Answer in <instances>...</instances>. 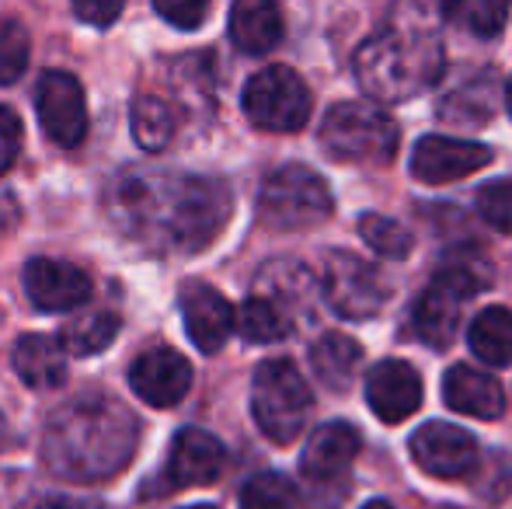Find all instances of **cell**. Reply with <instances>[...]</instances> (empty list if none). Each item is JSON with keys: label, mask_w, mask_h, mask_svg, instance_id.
Here are the masks:
<instances>
[{"label": "cell", "mask_w": 512, "mask_h": 509, "mask_svg": "<svg viewBox=\"0 0 512 509\" xmlns=\"http://www.w3.org/2000/svg\"><path fill=\"white\" fill-rule=\"evenodd\" d=\"M112 213L129 238L164 252H203L230 220L223 182L196 175L133 171L115 185Z\"/></svg>", "instance_id": "obj_1"}, {"label": "cell", "mask_w": 512, "mask_h": 509, "mask_svg": "<svg viewBox=\"0 0 512 509\" xmlns=\"http://www.w3.org/2000/svg\"><path fill=\"white\" fill-rule=\"evenodd\" d=\"M140 440L133 412L108 394H81L49 419L42 461L67 482H105L129 464Z\"/></svg>", "instance_id": "obj_2"}, {"label": "cell", "mask_w": 512, "mask_h": 509, "mask_svg": "<svg viewBox=\"0 0 512 509\" xmlns=\"http://www.w3.org/2000/svg\"><path fill=\"white\" fill-rule=\"evenodd\" d=\"M443 42L436 25L415 7H401L377 35L359 46L356 53V81L373 102L398 105L422 95L425 88L443 74Z\"/></svg>", "instance_id": "obj_3"}, {"label": "cell", "mask_w": 512, "mask_h": 509, "mask_svg": "<svg viewBox=\"0 0 512 509\" xmlns=\"http://www.w3.org/2000/svg\"><path fill=\"white\" fill-rule=\"evenodd\" d=\"M324 154L349 164H373L384 168L398 157L401 129L384 109L366 102H338L328 109L317 129Z\"/></svg>", "instance_id": "obj_4"}, {"label": "cell", "mask_w": 512, "mask_h": 509, "mask_svg": "<svg viewBox=\"0 0 512 509\" xmlns=\"http://www.w3.org/2000/svg\"><path fill=\"white\" fill-rule=\"evenodd\" d=\"M310 387L290 360H265L251 384V412L272 443H293L310 419Z\"/></svg>", "instance_id": "obj_5"}, {"label": "cell", "mask_w": 512, "mask_h": 509, "mask_svg": "<svg viewBox=\"0 0 512 509\" xmlns=\"http://www.w3.org/2000/svg\"><path fill=\"white\" fill-rule=\"evenodd\" d=\"M328 182L304 164H283L262 182L258 192V217L276 231H304V227L324 224L331 217Z\"/></svg>", "instance_id": "obj_6"}, {"label": "cell", "mask_w": 512, "mask_h": 509, "mask_svg": "<svg viewBox=\"0 0 512 509\" xmlns=\"http://www.w3.org/2000/svg\"><path fill=\"white\" fill-rule=\"evenodd\" d=\"M492 279L485 272L471 269V265H450L443 269L436 279H432L429 290L418 297V304L411 307V332L432 349H446L457 335V325H460V311L464 304L474 297L478 290Z\"/></svg>", "instance_id": "obj_7"}, {"label": "cell", "mask_w": 512, "mask_h": 509, "mask_svg": "<svg viewBox=\"0 0 512 509\" xmlns=\"http://www.w3.org/2000/svg\"><path fill=\"white\" fill-rule=\"evenodd\" d=\"M321 293L324 304L345 321H366L384 311L391 286L384 272L373 269L366 258L352 252H331L321 269Z\"/></svg>", "instance_id": "obj_8"}, {"label": "cell", "mask_w": 512, "mask_h": 509, "mask_svg": "<svg viewBox=\"0 0 512 509\" xmlns=\"http://www.w3.org/2000/svg\"><path fill=\"white\" fill-rule=\"evenodd\" d=\"M244 116L269 133H297L310 119V88L290 67H265L244 88Z\"/></svg>", "instance_id": "obj_9"}, {"label": "cell", "mask_w": 512, "mask_h": 509, "mask_svg": "<svg viewBox=\"0 0 512 509\" xmlns=\"http://www.w3.org/2000/svg\"><path fill=\"white\" fill-rule=\"evenodd\" d=\"M35 112L56 147H77L88 133V102L74 74H63V70L42 74L35 88Z\"/></svg>", "instance_id": "obj_10"}, {"label": "cell", "mask_w": 512, "mask_h": 509, "mask_svg": "<svg viewBox=\"0 0 512 509\" xmlns=\"http://www.w3.org/2000/svg\"><path fill=\"white\" fill-rule=\"evenodd\" d=\"M411 457L425 475L443 478V482L474 475L481 464L478 440L467 429L450 426V422H425L422 429H415Z\"/></svg>", "instance_id": "obj_11"}, {"label": "cell", "mask_w": 512, "mask_h": 509, "mask_svg": "<svg viewBox=\"0 0 512 509\" xmlns=\"http://www.w3.org/2000/svg\"><path fill=\"white\" fill-rule=\"evenodd\" d=\"M492 161L485 143L457 140V136H425L411 154V175L425 185H446L481 171Z\"/></svg>", "instance_id": "obj_12"}, {"label": "cell", "mask_w": 512, "mask_h": 509, "mask_svg": "<svg viewBox=\"0 0 512 509\" xmlns=\"http://www.w3.org/2000/svg\"><path fill=\"white\" fill-rule=\"evenodd\" d=\"M25 293L39 311H74L91 297V279L84 269L63 258H32L25 265Z\"/></svg>", "instance_id": "obj_13"}, {"label": "cell", "mask_w": 512, "mask_h": 509, "mask_svg": "<svg viewBox=\"0 0 512 509\" xmlns=\"http://www.w3.org/2000/svg\"><path fill=\"white\" fill-rule=\"evenodd\" d=\"M129 384L140 394L147 405L154 408H171L189 394L192 387V367L178 349L157 346L140 353V360L129 370Z\"/></svg>", "instance_id": "obj_14"}, {"label": "cell", "mask_w": 512, "mask_h": 509, "mask_svg": "<svg viewBox=\"0 0 512 509\" xmlns=\"http://www.w3.org/2000/svg\"><path fill=\"white\" fill-rule=\"evenodd\" d=\"M223 443L203 429H182L171 443L168 471H164V485L168 489H199L223 475Z\"/></svg>", "instance_id": "obj_15"}, {"label": "cell", "mask_w": 512, "mask_h": 509, "mask_svg": "<svg viewBox=\"0 0 512 509\" xmlns=\"http://www.w3.org/2000/svg\"><path fill=\"white\" fill-rule=\"evenodd\" d=\"M366 401L380 422H405L422 405V377L405 360H380L366 377Z\"/></svg>", "instance_id": "obj_16"}, {"label": "cell", "mask_w": 512, "mask_h": 509, "mask_svg": "<svg viewBox=\"0 0 512 509\" xmlns=\"http://www.w3.org/2000/svg\"><path fill=\"white\" fill-rule=\"evenodd\" d=\"M182 318L185 332L196 342L199 353H220L237 321L230 300L206 283H192L182 290Z\"/></svg>", "instance_id": "obj_17"}, {"label": "cell", "mask_w": 512, "mask_h": 509, "mask_svg": "<svg viewBox=\"0 0 512 509\" xmlns=\"http://www.w3.org/2000/svg\"><path fill=\"white\" fill-rule=\"evenodd\" d=\"M359 447H363V436H359L356 426L328 422V426L310 433L304 457H300V471L310 482H335V478H342L352 468V461L359 457Z\"/></svg>", "instance_id": "obj_18"}, {"label": "cell", "mask_w": 512, "mask_h": 509, "mask_svg": "<svg viewBox=\"0 0 512 509\" xmlns=\"http://www.w3.org/2000/svg\"><path fill=\"white\" fill-rule=\"evenodd\" d=\"M443 401L460 415H471V419H499L506 412V394L502 384L492 374H481L478 367H460L446 370L443 377Z\"/></svg>", "instance_id": "obj_19"}, {"label": "cell", "mask_w": 512, "mask_h": 509, "mask_svg": "<svg viewBox=\"0 0 512 509\" xmlns=\"http://www.w3.org/2000/svg\"><path fill=\"white\" fill-rule=\"evenodd\" d=\"M283 39V14L276 0H234L230 7V42L241 53H272Z\"/></svg>", "instance_id": "obj_20"}, {"label": "cell", "mask_w": 512, "mask_h": 509, "mask_svg": "<svg viewBox=\"0 0 512 509\" xmlns=\"http://www.w3.org/2000/svg\"><path fill=\"white\" fill-rule=\"evenodd\" d=\"M14 374L35 391H49L67 381V346L49 335H25L14 346Z\"/></svg>", "instance_id": "obj_21"}, {"label": "cell", "mask_w": 512, "mask_h": 509, "mask_svg": "<svg viewBox=\"0 0 512 509\" xmlns=\"http://www.w3.org/2000/svg\"><path fill=\"white\" fill-rule=\"evenodd\" d=\"M363 363V349H359L356 339L342 332H328L314 342L310 349V367H314V377L321 381L328 391H345L352 381H356V370Z\"/></svg>", "instance_id": "obj_22"}, {"label": "cell", "mask_w": 512, "mask_h": 509, "mask_svg": "<svg viewBox=\"0 0 512 509\" xmlns=\"http://www.w3.org/2000/svg\"><path fill=\"white\" fill-rule=\"evenodd\" d=\"M467 346H471V353L478 356V360L492 363V367H509L512 363V311L509 307H485V311L471 321Z\"/></svg>", "instance_id": "obj_23"}, {"label": "cell", "mask_w": 512, "mask_h": 509, "mask_svg": "<svg viewBox=\"0 0 512 509\" xmlns=\"http://www.w3.org/2000/svg\"><path fill=\"white\" fill-rule=\"evenodd\" d=\"M237 325H241V335L248 342L269 346V342H279L293 332V314L283 304H276L272 297H265V293H251L244 300Z\"/></svg>", "instance_id": "obj_24"}, {"label": "cell", "mask_w": 512, "mask_h": 509, "mask_svg": "<svg viewBox=\"0 0 512 509\" xmlns=\"http://www.w3.org/2000/svg\"><path fill=\"white\" fill-rule=\"evenodd\" d=\"M443 18L478 39H495L509 18V0H443Z\"/></svg>", "instance_id": "obj_25"}, {"label": "cell", "mask_w": 512, "mask_h": 509, "mask_svg": "<svg viewBox=\"0 0 512 509\" xmlns=\"http://www.w3.org/2000/svg\"><path fill=\"white\" fill-rule=\"evenodd\" d=\"M115 335H119V314L91 311V314H81V318L67 321L60 342L67 346V353H74V356H95L112 346Z\"/></svg>", "instance_id": "obj_26"}, {"label": "cell", "mask_w": 512, "mask_h": 509, "mask_svg": "<svg viewBox=\"0 0 512 509\" xmlns=\"http://www.w3.org/2000/svg\"><path fill=\"white\" fill-rule=\"evenodd\" d=\"M129 126H133V136L143 150H164L171 143V136H175L178 119L168 102H161L157 95H143L136 98Z\"/></svg>", "instance_id": "obj_27"}, {"label": "cell", "mask_w": 512, "mask_h": 509, "mask_svg": "<svg viewBox=\"0 0 512 509\" xmlns=\"http://www.w3.org/2000/svg\"><path fill=\"white\" fill-rule=\"evenodd\" d=\"M300 492L286 475L262 471L241 489V509H300Z\"/></svg>", "instance_id": "obj_28"}, {"label": "cell", "mask_w": 512, "mask_h": 509, "mask_svg": "<svg viewBox=\"0 0 512 509\" xmlns=\"http://www.w3.org/2000/svg\"><path fill=\"white\" fill-rule=\"evenodd\" d=\"M359 238L384 258H408L411 245H415V238H411V231L405 224H398V220H391V217H380V213L359 217Z\"/></svg>", "instance_id": "obj_29"}, {"label": "cell", "mask_w": 512, "mask_h": 509, "mask_svg": "<svg viewBox=\"0 0 512 509\" xmlns=\"http://www.w3.org/2000/svg\"><path fill=\"white\" fill-rule=\"evenodd\" d=\"M471 91L474 95L464 102V95H446L443 102H439V119H446V123H485V119H492V81H471Z\"/></svg>", "instance_id": "obj_30"}, {"label": "cell", "mask_w": 512, "mask_h": 509, "mask_svg": "<svg viewBox=\"0 0 512 509\" xmlns=\"http://www.w3.org/2000/svg\"><path fill=\"white\" fill-rule=\"evenodd\" d=\"M28 32L21 21L0 18V84H14L28 67Z\"/></svg>", "instance_id": "obj_31"}, {"label": "cell", "mask_w": 512, "mask_h": 509, "mask_svg": "<svg viewBox=\"0 0 512 509\" xmlns=\"http://www.w3.org/2000/svg\"><path fill=\"white\" fill-rule=\"evenodd\" d=\"M478 213L488 227L512 234V178H499L478 189Z\"/></svg>", "instance_id": "obj_32"}, {"label": "cell", "mask_w": 512, "mask_h": 509, "mask_svg": "<svg viewBox=\"0 0 512 509\" xmlns=\"http://www.w3.org/2000/svg\"><path fill=\"white\" fill-rule=\"evenodd\" d=\"M213 0H154L157 14L175 28H199Z\"/></svg>", "instance_id": "obj_33"}, {"label": "cell", "mask_w": 512, "mask_h": 509, "mask_svg": "<svg viewBox=\"0 0 512 509\" xmlns=\"http://www.w3.org/2000/svg\"><path fill=\"white\" fill-rule=\"evenodd\" d=\"M18 154H21V119L14 116V109L0 105V175L11 171Z\"/></svg>", "instance_id": "obj_34"}, {"label": "cell", "mask_w": 512, "mask_h": 509, "mask_svg": "<svg viewBox=\"0 0 512 509\" xmlns=\"http://www.w3.org/2000/svg\"><path fill=\"white\" fill-rule=\"evenodd\" d=\"M126 0H74V11L84 25H95V28H105L112 25L115 18L122 14Z\"/></svg>", "instance_id": "obj_35"}, {"label": "cell", "mask_w": 512, "mask_h": 509, "mask_svg": "<svg viewBox=\"0 0 512 509\" xmlns=\"http://www.w3.org/2000/svg\"><path fill=\"white\" fill-rule=\"evenodd\" d=\"M25 509H102L95 499H77V496H39Z\"/></svg>", "instance_id": "obj_36"}, {"label": "cell", "mask_w": 512, "mask_h": 509, "mask_svg": "<svg viewBox=\"0 0 512 509\" xmlns=\"http://www.w3.org/2000/svg\"><path fill=\"white\" fill-rule=\"evenodd\" d=\"M363 509H394L391 503H384V499H373V503H366Z\"/></svg>", "instance_id": "obj_37"}, {"label": "cell", "mask_w": 512, "mask_h": 509, "mask_svg": "<svg viewBox=\"0 0 512 509\" xmlns=\"http://www.w3.org/2000/svg\"><path fill=\"white\" fill-rule=\"evenodd\" d=\"M506 105H509V116H512V77H509V84H506Z\"/></svg>", "instance_id": "obj_38"}, {"label": "cell", "mask_w": 512, "mask_h": 509, "mask_svg": "<svg viewBox=\"0 0 512 509\" xmlns=\"http://www.w3.org/2000/svg\"><path fill=\"white\" fill-rule=\"evenodd\" d=\"M189 509H216V506H189Z\"/></svg>", "instance_id": "obj_39"}, {"label": "cell", "mask_w": 512, "mask_h": 509, "mask_svg": "<svg viewBox=\"0 0 512 509\" xmlns=\"http://www.w3.org/2000/svg\"><path fill=\"white\" fill-rule=\"evenodd\" d=\"M446 509H457V506H446Z\"/></svg>", "instance_id": "obj_40"}]
</instances>
